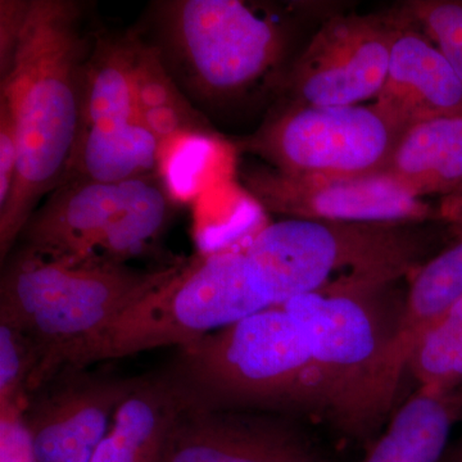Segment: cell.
<instances>
[{
  "mask_svg": "<svg viewBox=\"0 0 462 462\" xmlns=\"http://www.w3.org/2000/svg\"><path fill=\"white\" fill-rule=\"evenodd\" d=\"M60 370L27 400L25 416L38 462H91L118 404L136 378Z\"/></svg>",
  "mask_w": 462,
  "mask_h": 462,
  "instance_id": "obj_13",
  "label": "cell"
},
{
  "mask_svg": "<svg viewBox=\"0 0 462 462\" xmlns=\"http://www.w3.org/2000/svg\"><path fill=\"white\" fill-rule=\"evenodd\" d=\"M182 264L136 270L18 249L3 270L0 320L25 331L41 351L29 396L71 363L127 307L169 282Z\"/></svg>",
  "mask_w": 462,
  "mask_h": 462,
  "instance_id": "obj_3",
  "label": "cell"
},
{
  "mask_svg": "<svg viewBox=\"0 0 462 462\" xmlns=\"http://www.w3.org/2000/svg\"><path fill=\"white\" fill-rule=\"evenodd\" d=\"M41 361V351L32 337L0 320V409L27 403L30 383Z\"/></svg>",
  "mask_w": 462,
  "mask_h": 462,
  "instance_id": "obj_25",
  "label": "cell"
},
{
  "mask_svg": "<svg viewBox=\"0 0 462 462\" xmlns=\"http://www.w3.org/2000/svg\"><path fill=\"white\" fill-rule=\"evenodd\" d=\"M396 16L387 78L372 106L401 135L413 125L462 114V83L436 45Z\"/></svg>",
  "mask_w": 462,
  "mask_h": 462,
  "instance_id": "obj_14",
  "label": "cell"
},
{
  "mask_svg": "<svg viewBox=\"0 0 462 462\" xmlns=\"http://www.w3.org/2000/svg\"><path fill=\"white\" fill-rule=\"evenodd\" d=\"M454 462H462V442L458 447L457 452H456Z\"/></svg>",
  "mask_w": 462,
  "mask_h": 462,
  "instance_id": "obj_30",
  "label": "cell"
},
{
  "mask_svg": "<svg viewBox=\"0 0 462 462\" xmlns=\"http://www.w3.org/2000/svg\"><path fill=\"white\" fill-rule=\"evenodd\" d=\"M434 245L427 224L284 218L263 225L245 252L281 306L328 289L396 284L430 260Z\"/></svg>",
  "mask_w": 462,
  "mask_h": 462,
  "instance_id": "obj_5",
  "label": "cell"
},
{
  "mask_svg": "<svg viewBox=\"0 0 462 462\" xmlns=\"http://www.w3.org/2000/svg\"><path fill=\"white\" fill-rule=\"evenodd\" d=\"M190 404L169 375L136 378L91 462H161L173 425Z\"/></svg>",
  "mask_w": 462,
  "mask_h": 462,
  "instance_id": "obj_15",
  "label": "cell"
},
{
  "mask_svg": "<svg viewBox=\"0 0 462 462\" xmlns=\"http://www.w3.org/2000/svg\"><path fill=\"white\" fill-rule=\"evenodd\" d=\"M400 134L373 106H291L245 142L289 175L385 172Z\"/></svg>",
  "mask_w": 462,
  "mask_h": 462,
  "instance_id": "obj_9",
  "label": "cell"
},
{
  "mask_svg": "<svg viewBox=\"0 0 462 462\" xmlns=\"http://www.w3.org/2000/svg\"><path fill=\"white\" fill-rule=\"evenodd\" d=\"M314 438L293 416L188 404L161 462H315Z\"/></svg>",
  "mask_w": 462,
  "mask_h": 462,
  "instance_id": "obj_12",
  "label": "cell"
},
{
  "mask_svg": "<svg viewBox=\"0 0 462 462\" xmlns=\"http://www.w3.org/2000/svg\"><path fill=\"white\" fill-rule=\"evenodd\" d=\"M461 206H462V205H461ZM461 206H460V207H461Z\"/></svg>",
  "mask_w": 462,
  "mask_h": 462,
  "instance_id": "obj_32",
  "label": "cell"
},
{
  "mask_svg": "<svg viewBox=\"0 0 462 462\" xmlns=\"http://www.w3.org/2000/svg\"><path fill=\"white\" fill-rule=\"evenodd\" d=\"M172 205L158 178L65 181L36 208L20 240L45 256L126 264L160 238Z\"/></svg>",
  "mask_w": 462,
  "mask_h": 462,
  "instance_id": "obj_8",
  "label": "cell"
},
{
  "mask_svg": "<svg viewBox=\"0 0 462 462\" xmlns=\"http://www.w3.org/2000/svg\"><path fill=\"white\" fill-rule=\"evenodd\" d=\"M26 404L0 409V462H38L26 421Z\"/></svg>",
  "mask_w": 462,
  "mask_h": 462,
  "instance_id": "obj_26",
  "label": "cell"
},
{
  "mask_svg": "<svg viewBox=\"0 0 462 462\" xmlns=\"http://www.w3.org/2000/svg\"><path fill=\"white\" fill-rule=\"evenodd\" d=\"M462 419V388L448 393L418 389L398 410L365 462H438Z\"/></svg>",
  "mask_w": 462,
  "mask_h": 462,
  "instance_id": "obj_18",
  "label": "cell"
},
{
  "mask_svg": "<svg viewBox=\"0 0 462 462\" xmlns=\"http://www.w3.org/2000/svg\"><path fill=\"white\" fill-rule=\"evenodd\" d=\"M448 224H451V229L455 231L456 236H462V206L455 212Z\"/></svg>",
  "mask_w": 462,
  "mask_h": 462,
  "instance_id": "obj_29",
  "label": "cell"
},
{
  "mask_svg": "<svg viewBox=\"0 0 462 462\" xmlns=\"http://www.w3.org/2000/svg\"><path fill=\"white\" fill-rule=\"evenodd\" d=\"M396 284L328 289L282 305L309 342L322 420L349 437L372 434L400 388L393 346L404 300Z\"/></svg>",
  "mask_w": 462,
  "mask_h": 462,
  "instance_id": "obj_2",
  "label": "cell"
},
{
  "mask_svg": "<svg viewBox=\"0 0 462 462\" xmlns=\"http://www.w3.org/2000/svg\"><path fill=\"white\" fill-rule=\"evenodd\" d=\"M385 172L418 199L440 196L448 221L462 205V114L424 121L401 134Z\"/></svg>",
  "mask_w": 462,
  "mask_h": 462,
  "instance_id": "obj_16",
  "label": "cell"
},
{
  "mask_svg": "<svg viewBox=\"0 0 462 462\" xmlns=\"http://www.w3.org/2000/svg\"><path fill=\"white\" fill-rule=\"evenodd\" d=\"M407 367L421 391L448 393L462 388V300L421 334Z\"/></svg>",
  "mask_w": 462,
  "mask_h": 462,
  "instance_id": "obj_23",
  "label": "cell"
},
{
  "mask_svg": "<svg viewBox=\"0 0 462 462\" xmlns=\"http://www.w3.org/2000/svg\"><path fill=\"white\" fill-rule=\"evenodd\" d=\"M18 162L16 126L11 109L0 100V208L5 206L14 188Z\"/></svg>",
  "mask_w": 462,
  "mask_h": 462,
  "instance_id": "obj_28",
  "label": "cell"
},
{
  "mask_svg": "<svg viewBox=\"0 0 462 462\" xmlns=\"http://www.w3.org/2000/svg\"><path fill=\"white\" fill-rule=\"evenodd\" d=\"M397 14L436 45L462 83V0H418Z\"/></svg>",
  "mask_w": 462,
  "mask_h": 462,
  "instance_id": "obj_24",
  "label": "cell"
},
{
  "mask_svg": "<svg viewBox=\"0 0 462 462\" xmlns=\"http://www.w3.org/2000/svg\"><path fill=\"white\" fill-rule=\"evenodd\" d=\"M133 74L139 121L158 142L180 133H214L170 74L160 51L135 32Z\"/></svg>",
  "mask_w": 462,
  "mask_h": 462,
  "instance_id": "obj_21",
  "label": "cell"
},
{
  "mask_svg": "<svg viewBox=\"0 0 462 462\" xmlns=\"http://www.w3.org/2000/svg\"><path fill=\"white\" fill-rule=\"evenodd\" d=\"M29 8L30 0L0 2V79L11 71Z\"/></svg>",
  "mask_w": 462,
  "mask_h": 462,
  "instance_id": "obj_27",
  "label": "cell"
},
{
  "mask_svg": "<svg viewBox=\"0 0 462 462\" xmlns=\"http://www.w3.org/2000/svg\"><path fill=\"white\" fill-rule=\"evenodd\" d=\"M272 306L245 248L200 254L127 307L66 367L84 369L162 346L181 348Z\"/></svg>",
  "mask_w": 462,
  "mask_h": 462,
  "instance_id": "obj_6",
  "label": "cell"
},
{
  "mask_svg": "<svg viewBox=\"0 0 462 462\" xmlns=\"http://www.w3.org/2000/svg\"><path fill=\"white\" fill-rule=\"evenodd\" d=\"M394 339V366L401 375L413 346L438 318L462 300V236L412 273Z\"/></svg>",
  "mask_w": 462,
  "mask_h": 462,
  "instance_id": "obj_20",
  "label": "cell"
},
{
  "mask_svg": "<svg viewBox=\"0 0 462 462\" xmlns=\"http://www.w3.org/2000/svg\"><path fill=\"white\" fill-rule=\"evenodd\" d=\"M133 62L134 32L125 36L97 33L85 72L81 132L139 121Z\"/></svg>",
  "mask_w": 462,
  "mask_h": 462,
  "instance_id": "obj_19",
  "label": "cell"
},
{
  "mask_svg": "<svg viewBox=\"0 0 462 462\" xmlns=\"http://www.w3.org/2000/svg\"><path fill=\"white\" fill-rule=\"evenodd\" d=\"M154 9V47L179 87L202 102L242 96L284 54L282 27L247 3L171 0Z\"/></svg>",
  "mask_w": 462,
  "mask_h": 462,
  "instance_id": "obj_7",
  "label": "cell"
},
{
  "mask_svg": "<svg viewBox=\"0 0 462 462\" xmlns=\"http://www.w3.org/2000/svg\"><path fill=\"white\" fill-rule=\"evenodd\" d=\"M397 27L396 14L329 18L288 76L291 106L339 107L376 99Z\"/></svg>",
  "mask_w": 462,
  "mask_h": 462,
  "instance_id": "obj_11",
  "label": "cell"
},
{
  "mask_svg": "<svg viewBox=\"0 0 462 462\" xmlns=\"http://www.w3.org/2000/svg\"><path fill=\"white\" fill-rule=\"evenodd\" d=\"M179 349L167 374L193 404L321 418L309 342L284 306L264 309Z\"/></svg>",
  "mask_w": 462,
  "mask_h": 462,
  "instance_id": "obj_4",
  "label": "cell"
},
{
  "mask_svg": "<svg viewBox=\"0 0 462 462\" xmlns=\"http://www.w3.org/2000/svg\"><path fill=\"white\" fill-rule=\"evenodd\" d=\"M160 142L141 121L81 132L60 184H123L158 178Z\"/></svg>",
  "mask_w": 462,
  "mask_h": 462,
  "instance_id": "obj_17",
  "label": "cell"
},
{
  "mask_svg": "<svg viewBox=\"0 0 462 462\" xmlns=\"http://www.w3.org/2000/svg\"><path fill=\"white\" fill-rule=\"evenodd\" d=\"M97 33L85 27L80 3L30 0L11 71L0 79V100L11 109L18 143L14 188L0 208L2 263L65 178L81 133L85 72Z\"/></svg>",
  "mask_w": 462,
  "mask_h": 462,
  "instance_id": "obj_1",
  "label": "cell"
},
{
  "mask_svg": "<svg viewBox=\"0 0 462 462\" xmlns=\"http://www.w3.org/2000/svg\"><path fill=\"white\" fill-rule=\"evenodd\" d=\"M315 462H327L324 460V458H320V460L315 461Z\"/></svg>",
  "mask_w": 462,
  "mask_h": 462,
  "instance_id": "obj_31",
  "label": "cell"
},
{
  "mask_svg": "<svg viewBox=\"0 0 462 462\" xmlns=\"http://www.w3.org/2000/svg\"><path fill=\"white\" fill-rule=\"evenodd\" d=\"M243 184L263 211L287 218L366 224L445 221L442 207L413 196L387 172L339 178L289 175L261 167L245 171Z\"/></svg>",
  "mask_w": 462,
  "mask_h": 462,
  "instance_id": "obj_10",
  "label": "cell"
},
{
  "mask_svg": "<svg viewBox=\"0 0 462 462\" xmlns=\"http://www.w3.org/2000/svg\"><path fill=\"white\" fill-rule=\"evenodd\" d=\"M231 148L215 133H180L160 143L158 179L172 203H193L229 181Z\"/></svg>",
  "mask_w": 462,
  "mask_h": 462,
  "instance_id": "obj_22",
  "label": "cell"
}]
</instances>
